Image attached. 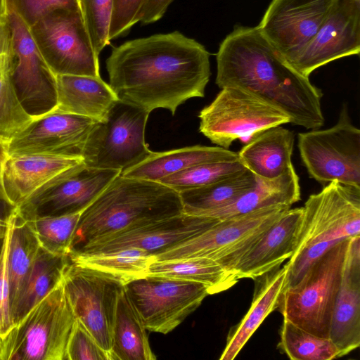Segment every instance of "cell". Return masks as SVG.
I'll return each instance as SVG.
<instances>
[{"instance_id": "1", "label": "cell", "mask_w": 360, "mask_h": 360, "mask_svg": "<svg viewBox=\"0 0 360 360\" xmlns=\"http://www.w3.org/2000/svg\"><path fill=\"white\" fill-rule=\"evenodd\" d=\"M106 68L119 100L149 112L165 108L173 115L187 100L204 97L211 75L208 51L179 31L113 48Z\"/></svg>"}, {"instance_id": "2", "label": "cell", "mask_w": 360, "mask_h": 360, "mask_svg": "<svg viewBox=\"0 0 360 360\" xmlns=\"http://www.w3.org/2000/svg\"><path fill=\"white\" fill-rule=\"evenodd\" d=\"M217 85L250 92L308 129L324 124L322 93L297 72L257 27L236 26L217 53Z\"/></svg>"}, {"instance_id": "3", "label": "cell", "mask_w": 360, "mask_h": 360, "mask_svg": "<svg viewBox=\"0 0 360 360\" xmlns=\"http://www.w3.org/2000/svg\"><path fill=\"white\" fill-rule=\"evenodd\" d=\"M182 212L177 191L158 181L120 174L80 214L70 253L123 230Z\"/></svg>"}, {"instance_id": "4", "label": "cell", "mask_w": 360, "mask_h": 360, "mask_svg": "<svg viewBox=\"0 0 360 360\" xmlns=\"http://www.w3.org/2000/svg\"><path fill=\"white\" fill-rule=\"evenodd\" d=\"M302 210L296 248L287 262V286L336 243L360 236V186L329 182L309 196Z\"/></svg>"}, {"instance_id": "5", "label": "cell", "mask_w": 360, "mask_h": 360, "mask_svg": "<svg viewBox=\"0 0 360 360\" xmlns=\"http://www.w3.org/2000/svg\"><path fill=\"white\" fill-rule=\"evenodd\" d=\"M75 320L62 281L1 338L0 360H67Z\"/></svg>"}, {"instance_id": "6", "label": "cell", "mask_w": 360, "mask_h": 360, "mask_svg": "<svg viewBox=\"0 0 360 360\" xmlns=\"http://www.w3.org/2000/svg\"><path fill=\"white\" fill-rule=\"evenodd\" d=\"M350 238L333 245L309 266L295 284L285 288L277 309L283 319L319 337L329 338Z\"/></svg>"}, {"instance_id": "7", "label": "cell", "mask_w": 360, "mask_h": 360, "mask_svg": "<svg viewBox=\"0 0 360 360\" xmlns=\"http://www.w3.org/2000/svg\"><path fill=\"white\" fill-rule=\"evenodd\" d=\"M149 114L118 99L91 131L82 154L84 164L122 172L146 159L153 152L145 141Z\"/></svg>"}, {"instance_id": "8", "label": "cell", "mask_w": 360, "mask_h": 360, "mask_svg": "<svg viewBox=\"0 0 360 360\" xmlns=\"http://www.w3.org/2000/svg\"><path fill=\"white\" fill-rule=\"evenodd\" d=\"M290 207L276 205L219 220L203 233L154 256L155 260L212 259L233 269L257 239Z\"/></svg>"}, {"instance_id": "9", "label": "cell", "mask_w": 360, "mask_h": 360, "mask_svg": "<svg viewBox=\"0 0 360 360\" xmlns=\"http://www.w3.org/2000/svg\"><path fill=\"white\" fill-rule=\"evenodd\" d=\"M297 147L310 178L323 185L335 181L360 186V130L346 105L333 127L299 133Z\"/></svg>"}, {"instance_id": "10", "label": "cell", "mask_w": 360, "mask_h": 360, "mask_svg": "<svg viewBox=\"0 0 360 360\" xmlns=\"http://www.w3.org/2000/svg\"><path fill=\"white\" fill-rule=\"evenodd\" d=\"M55 75L100 77L98 55L79 9H55L29 27Z\"/></svg>"}, {"instance_id": "11", "label": "cell", "mask_w": 360, "mask_h": 360, "mask_svg": "<svg viewBox=\"0 0 360 360\" xmlns=\"http://www.w3.org/2000/svg\"><path fill=\"white\" fill-rule=\"evenodd\" d=\"M199 131L217 146L229 149L236 139L289 123L278 108L236 87L222 88L199 113Z\"/></svg>"}, {"instance_id": "12", "label": "cell", "mask_w": 360, "mask_h": 360, "mask_svg": "<svg viewBox=\"0 0 360 360\" xmlns=\"http://www.w3.org/2000/svg\"><path fill=\"white\" fill-rule=\"evenodd\" d=\"M146 330L167 334L209 295L201 283L147 275L124 285Z\"/></svg>"}, {"instance_id": "13", "label": "cell", "mask_w": 360, "mask_h": 360, "mask_svg": "<svg viewBox=\"0 0 360 360\" xmlns=\"http://www.w3.org/2000/svg\"><path fill=\"white\" fill-rule=\"evenodd\" d=\"M63 283L76 319L110 354L113 323L123 283L70 259L64 271Z\"/></svg>"}, {"instance_id": "14", "label": "cell", "mask_w": 360, "mask_h": 360, "mask_svg": "<svg viewBox=\"0 0 360 360\" xmlns=\"http://www.w3.org/2000/svg\"><path fill=\"white\" fill-rule=\"evenodd\" d=\"M8 12L13 32L11 79L22 105L37 119L56 109V76L29 27L15 13L8 9Z\"/></svg>"}, {"instance_id": "15", "label": "cell", "mask_w": 360, "mask_h": 360, "mask_svg": "<svg viewBox=\"0 0 360 360\" xmlns=\"http://www.w3.org/2000/svg\"><path fill=\"white\" fill-rule=\"evenodd\" d=\"M338 0H272L257 25L288 61L314 37Z\"/></svg>"}, {"instance_id": "16", "label": "cell", "mask_w": 360, "mask_h": 360, "mask_svg": "<svg viewBox=\"0 0 360 360\" xmlns=\"http://www.w3.org/2000/svg\"><path fill=\"white\" fill-rule=\"evenodd\" d=\"M360 51V0H338L311 40L287 62L309 77L335 60Z\"/></svg>"}, {"instance_id": "17", "label": "cell", "mask_w": 360, "mask_h": 360, "mask_svg": "<svg viewBox=\"0 0 360 360\" xmlns=\"http://www.w3.org/2000/svg\"><path fill=\"white\" fill-rule=\"evenodd\" d=\"M219 221L182 212L102 238L72 253H106L134 248L155 256L203 233Z\"/></svg>"}, {"instance_id": "18", "label": "cell", "mask_w": 360, "mask_h": 360, "mask_svg": "<svg viewBox=\"0 0 360 360\" xmlns=\"http://www.w3.org/2000/svg\"><path fill=\"white\" fill-rule=\"evenodd\" d=\"M82 163V158L63 155H8L0 177V198L17 207L70 176Z\"/></svg>"}, {"instance_id": "19", "label": "cell", "mask_w": 360, "mask_h": 360, "mask_svg": "<svg viewBox=\"0 0 360 360\" xmlns=\"http://www.w3.org/2000/svg\"><path fill=\"white\" fill-rule=\"evenodd\" d=\"M96 122L89 117L54 110L34 120L10 140L8 154H52L82 158L85 143Z\"/></svg>"}, {"instance_id": "20", "label": "cell", "mask_w": 360, "mask_h": 360, "mask_svg": "<svg viewBox=\"0 0 360 360\" xmlns=\"http://www.w3.org/2000/svg\"><path fill=\"white\" fill-rule=\"evenodd\" d=\"M120 173L119 169L91 167L83 162L44 193L12 209L24 219L81 213Z\"/></svg>"}, {"instance_id": "21", "label": "cell", "mask_w": 360, "mask_h": 360, "mask_svg": "<svg viewBox=\"0 0 360 360\" xmlns=\"http://www.w3.org/2000/svg\"><path fill=\"white\" fill-rule=\"evenodd\" d=\"M329 338L342 357L360 345V236L349 239Z\"/></svg>"}, {"instance_id": "22", "label": "cell", "mask_w": 360, "mask_h": 360, "mask_svg": "<svg viewBox=\"0 0 360 360\" xmlns=\"http://www.w3.org/2000/svg\"><path fill=\"white\" fill-rule=\"evenodd\" d=\"M302 213V207L288 209L257 239L233 269L239 280L255 279L292 257Z\"/></svg>"}, {"instance_id": "23", "label": "cell", "mask_w": 360, "mask_h": 360, "mask_svg": "<svg viewBox=\"0 0 360 360\" xmlns=\"http://www.w3.org/2000/svg\"><path fill=\"white\" fill-rule=\"evenodd\" d=\"M288 271L286 263L254 279L250 307L240 322L230 329L220 360L233 359L266 316L278 309L281 295L287 285Z\"/></svg>"}, {"instance_id": "24", "label": "cell", "mask_w": 360, "mask_h": 360, "mask_svg": "<svg viewBox=\"0 0 360 360\" xmlns=\"http://www.w3.org/2000/svg\"><path fill=\"white\" fill-rule=\"evenodd\" d=\"M293 131L281 125L253 135L238 152L240 161L256 176L273 179L293 167Z\"/></svg>"}, {"instance_id": "25", "label": "cell", "mask_w": 360, "mask_h": 360, "mask_svg": "<svg viewBox=\"0 0 360 360\" xmlns=\"http://www.w3.org/2000/svg\"><path fill=\"white\" fill-rule=\"evenodd\" d=\"M57 107L55 110L101 121L118 100L101 77L56 75Z\"/></svg>"}, {"instance_id": "26", "label": "cell", "mask_w": 360, "mask_h": 360, "mask_svg": "<svg viewBox=\"0 0 360 360\" xmlns=\"http://www.w3.org/2000/svg\"><path fill=\"white\" fill-rule=\"evenodd\" d=\"M300 179L294 167L273 179L256 176L253 187L231 203L205 216L219 220L246 214L276 205L291 207L300 200Z\"/></svg>"}, {"instance_id": "27", "label": "cell", "mask_w": 360, "mask_h": 360, "mask_svg": "<svg viewBox=\"0 0 360 360\" xmlns=\"http://www.w3.org/2000/svg\"><path fill=\"white\" fill-rule=\"evenodd\" d=\"M236 160H239L238 153L229 149L197 145L163 152L153 151L143 161L122 171L120 174L158 181L198 164Z\"/></svg>"}, {"instance_id": "28", "label": "cell", "mask_w": 360, "mask_h": 360, "mask_svg": "<svg viewBox=\"0 0 360 360\" xmlns=\"http://www.w3.org/2000/svg\"><path fill=\"white\" fill-rule=\"evenodd\" d=\"M110 360H155L142 319L124 288L116 307Z\"/></svg>"}, {"instance_id": "29", "label": "cell", "mask_w": 360, "mask_h": 360, "mask_svg": "<svg viewBox=\"0 0 360 360\" xmlns=\"http://www.w3.org/2000/svg\"><path fill=\"white\" fill-rule=\"evenodd\" d=\"M148 275L201 283L208 287L209 295L225 291L239 281L234 273L205 257L154 259L149 266Z\"/></svg>"}, {"instance_id": "30", "label": "cell", "mask_w": 360, "mask_h": 360, "mask_svg": "<svg viewBox=\"0 0 360 360\" xmlns=\"http://www.w3.org/2000/svg\"><path fill=\"white\" fill-rule=\"evenodd\" d=\"M68 255H55L40 247L24 288L11 315L12 325L61 283Z\"/></svg>"}, {"instance_id": "31", "label": "cell", "mask_w": 360, "mask_h": 360, "mask_svg": "<svg viewBox=\"0 0 360 360\" xmlns=\"http://www.w3.org/2000/svg\"><path fill=\"white\" fill-rule=\"evenodd\" d=\"M256 176L248 169L211 184L179 192L184 213L205 216L233 202L254 186Z\"/></svg>"}, {"instance_id": "32", "label": "cell", "mask_w": 360, "mask_h": 360, "mask_svg": "<svg viewBox=\"0 0 360 360\" xmlns=\"http://www.w3.org/2000/svg\"><path fill=\"white\" fill-rule=\"evenodd\" d=\"M11 236L8 255L11 314L32 270L40 249L34 232L22 218L12 209Z\"/></svg>"}, {"instance_id": "33", "label": "cell", "mask_w": 360, "mask_h": 360, "mask_svg": "<svg viewBox=\"0 0 360 360\" xmlns=\"http://www.w3.org/2000/svg\"><path fill=\"white\" fill-rule=\"evenodd\" d=\"M68 257L70 262L109 275L123 285L147 276L155 259L154 256L134 248L106 253H70Z\"/></svg>"}, {"instance_id": "34", "label": "cell", "mask_w": 360, "mask_h": 360, "mask_svg": "<svg viewBox=\"0 0 360 360\" xmlns=\"http://www.w3.org/2000/svg\"><path fill=\"white\" fill-rule=\"evenodd\" d=\"M278 348L292 360H331L340 358L329 338L319 337L283 319Z\"/></svg>"}, {"instance_id": "35", "label": "cell", "mask_w": 360, "mask_h": 360, "mask_svg": "<svg viewBox=\"0 0 360 360\" xmlns=\"http://www.w3.org/2000/svg\"><path fill=\"white\" fill-rule=\"evenodd\" d=\"M12 52L0 57V139L8 142L34 119L22 105L11 79Z\"/></svg>"}, {"instance_id": "36", "label": "cell", "mask_w": 360, "mask_h": 360, "mask_svg": "<svg viewBox=\"0 0 360 360\" xmlns=\"http://www.w3.org/2000/svg\"><path fill=\"white\" fill-rule=\"evenodd\" d=\"M81 213L25 220L34 232L41 248L55 255H68Z\"/></svg>"}, {"instance_id": "37", "label": "cell", "mask_w": 360, "mask_h": 360, "mask_svg": "<svg viewBox=\"0 0 360 360\" xmlns=\"http://www.w3.org/2000/svg\"><path fill=\"white\" fill-rule=\"evenodd\" d=\"M245 169L240 160L205 162L170 174L158 182L179 193L211 184Z\"/></svg>"}, {"instance_id": "38", "label": "cell", "mask_w": 360, "mask_h": 360, "mask_svg": "<svg viewBox=\"0 0 360 360\" xmlns=\"http://www.w3.org/2000/svg\"><path fill=\"white\" fill-rule=\"evenodd\" d=\"M92 46L99 56L110 44L109 30L114 0H77Z\"/></svg>"}, {"instance_id": "39", "label": "cell", "mask_w": 360, "mask_h": 360, "mask_svg": "<svg viewBox=\"0 0 360 360\" xmlns=\"http://www.w3.org/2000/svg\"><path fill=\"white\" fill-rule=\"evenodd\" d=\"M8 10L31 27L49 12L59 8L79 9L77 0H5Z\"/></svg>"}, {"instance_id": "40", "label": "cell", "mask_w": 360, "mask_h": 360, "mask_svg": "<svg viewBox=\"0 0 360 360\" xmlns=\"http://www.w3.org/2000/svg\"><path fill=\"white\" fill-rule=\"evenodd\" d=\"M67 360H110V357L76 319L68 343Z\"/></svg>"}, {"instance_id": "41", "label": "cell", "mask_w": 360, "mask_h": 360, "mask_svg": "<svg viewBox=\"0 0 360 360\" xmlns=\"http://www.w3.org/2000/svg\"><path fill=\"white\" fill-rule=\"evenodd\" d=\"M147 0H114L109 39L123 35L139 22L141 12Z\"/></svg>"}, {"instance_id": "42", "label": "cell", "mask_w": 360, "mask_h": 360, "mask_svg": "<svg viewBox=\"0 0 360 360\" xmlns=\"http://www.w3.org/2000/svg\"><path fill=\"white\" fill-rule=\"evenodd\" d=\"M9 226L7 230L2 252L0 257V336L1 338L7 333L12 326L10 287L8 272V255L9 250L13 215L10 212Z\"/></svg>"}, {"instance_id": "43", "label": "cell", "mask_w": 360, "mask_h": 360, "mask_svg": "<svg viewBox=\"0 0 360 360\" xmlns=\"http://www.w3.org/2000/svg\"><path fill=\"white\" fill-rule=\"evenodd\" d=\"M13 50V32L5 0H0V57Z\"/></svg>"}, {"instance_id": "44", "label": "cell", "mask_w": 360, "mask_h": 360, "mask_svg": "<svg viewBox=\"0 0 360 360\" xmlns=\"http://www.w3.org/2000/svg\"><path fill=\"white\" fill-rule=\"evenodd\" d=\"M174 0H147L139 17V22L147 25L160 20Z\"/></svg>"}, {"instance_id": "45", "label": "cell", "mask_w": 360, "mask_h": 360, "mask_svg": "<svg viewBox=\"0 0 360 360\" xmlns=\"http://www.w3.org/2000/svg\"><path fill=\"white\" fill-rule=\"evenodd\" d=\"M9 226V217H0V257L2 252L4 240Z\"/></svg>"}, {"instance_id": "46", "label": "cell", "mask_w": 360, "mask_h": 360, "mask_svg": "<svg viewBox=\"0 0 360 360\" xmlns=\"http://www.w3.org/2000/svg\"><path fill=\"white\" fill-rule=\"evenodd\" d=\"M8 156V142L0 139V177Z\"/></svg>"}, {"instance_id": "47", "label": "cell", "mask_w": 360, "mask_h": 360, "mask_svg": "<svg viewBox=\"0 0 360 360\" xmlns=\"http://www.w3.org/2000/svg\"><path fill=\"white\" fill-rule=\"evenodd\" d=\"M0 342H1V336H0Z\"/></svg>"}]
</instances>
